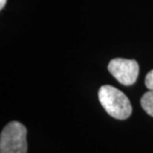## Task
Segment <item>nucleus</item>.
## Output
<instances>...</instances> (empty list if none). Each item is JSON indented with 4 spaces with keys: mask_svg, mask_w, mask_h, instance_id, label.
Masks as SVG:
<instances>
[{
    "mask_svg": "<svg viewBox=\"0 0 153 153\" xmlns=\"http://www.w3.org/2000/svg\"><path fill=\"white\" fill-rule=\"evenodd\" d=\"M100 105L108 114L116 119L128 118L132 112V106L128 97L111 85H102L99 91Z\"/></svg>",
    "mask_w": 153,
    "mask_h": 153,
    "instance_id": "obj_1",
    "label": "nucleus"
},
{
    "mask_svg": "<svg viewBox=\"0 0 153 153\" xmlns=\"http://www.w3.org/2000/svg\"><path fill=\"white\" fill-rule=\"evenodd\" d=\"M0 153H27V129L19 121H11L3 128Z\"/></svg>",
    "mask_w": 153,
    "mask_h": 153,
    "instance_id": "obj_2",
    "label": "nucleus"
},
{
    "mask_svg": "<svg viewBox=\"0 0 153 153\" xmlns=\"http://www.w3.org/2000/svg\"><path fill=\"white\" fill-rule=\"evenodd\" d=\"M108 71L121 85H131L138 78L139 66L135 60L117 58L109 62Z\"/></svg>",
    "mask_w": 153,
    "mask_h": 153,
    "instance_id": "obj_3",
    "label": "nucleus"
},
{
    "mask_svg": "<svg viewBox=\"0 0 153 153\" xmlns=\"http://www.w3.org/2000/svg\"><path fill=\"white\" fill-rule=\"evenodd\" d=\"M140 103L146 114L153 116V91H149L143 94Z\"/></svg>",
    "mask_w": 153,
    "mask_h": 153,
    "instance_id": "obj_4",
    "label": "nucleus"
},
{
    "mask_svg": "<svg viewBox=\"0 0 153 153\" xmlns=\"http://www.w3.org/2000/svg\"><path fill=\"white\" fill-rule=\"evenodd\" d=\"M145 85L149 91H153V70L145 76Z\"/></svg>",
    "mask_w": 153,
    "mask_h": 153,
    "instance_id": "obj_5",
    "label": "nucleus"
},
{
    "mask_svg": "<svg viewBox=\"0 0 153 153\" xmlns=\"http://www.w3.org/2000/svg\"><path fill=\"white\" fill-rule=\"evenodd\" d=\"M6 2H7V0H0V9H1V10L6 5Z\"/></svg>",
    "mask_w": 153,
    "mask_h": 153,
    "instance_id": "obj_6",
    "label": "nucleus"
}]
</instances>
